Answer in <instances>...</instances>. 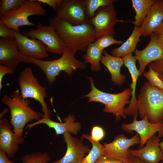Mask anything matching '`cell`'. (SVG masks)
<instances>
[{
    "label": "cell",
    "instance_id": "obj_1",
    "mask_svg": "<svg viewBox=\"0 0 163 163\" xmlns=\"http://www.w3.org/2000/svg\"><path fill=\"white\" fill-rule=\"evenodd\" d=\"M48 23L54 28L64 46L76 52H85L88 46L96 39L94 28L89 23L73 25L55 15L50 18Z\"/></svg>",
    "mask_w": 163,
    "mask_h": 163
},
{
    "label": "cell",
    "instance_id": "obj_2",
    "mask_svg": "<svg viewBox=\"0 0 163 163\" xmlns=\"http://www.w3.org/2000/svg\"><path fill=\"white\" fill-rule=\"evenodd\" d=\"M77 52L72 48L65 46L61 56L52 60L38 59L22 56L20 54L21 62L33 64L38 67L43 72L49 85L55 81L57 76L61 72H64L71 76L73 72L79 69L85 70L86 66L84 62L76 59Z\"/></svg>",
    "mask_w": 163,
    "mask_h": 163
},
{
    "label": "cell",
    "instance_id": "obj_3",
    "mask_svg": "<svg viewBox=\"0 0 163 163\" xmlns=\"http://www.w3.org/2000/svg\"><path fill=\"white\" fill-rule=\"evenodd\" d=\"M1 102L9 108L10 123L13 126V131L20 136H22L24 129L28 123L37 121L43 117V113L35 111L30 106V102L28 99L22 97L20 89L14 91L10 96L3 95Z\"/></svg>",
    "mask_w": 163,
    "mask_h": 163
},
{
    "label": "cell",
    "instance_id": "obj_4",
    "mask_svg": "<svg viewBox=\"0 0 163 163\" xmlns=\"http://www.w3.org/2000/svg\"><path fill=\"white\" fill-rule=\"evenodd\" d=\"M137 106L141 119L146 118L152 123H163V90L145 82L140 91Z\"/></svg>",
    "mask_w": 163,
    "mask_h": 163
},
{
    "label": "cell",
    "instance_id": "obj_5",
    "mask_svg": "<svg viewBox=\"0 0 163 163\" xmlns=\"http://www.w3.org/2000/svg\"><path fill=\"white\" fill-rule=\"evenodd\" d=\"M91 85V90L83 97L88 99V102H95L104 104V112L112 113L115 117L116 121L121 117L125 118L124 113L125 106L129 104L130 97L131 96L132 89L126 88L122 92L117 94H111L103 92L95 86L94 79L91 76L88 77Z\"/></svg>",
    "mask_w": 163,
    "mask_h": 163
},
{
    "label": "cell",
    "instance_id": "obj_6",
    "mask_svg": "<svg viewBox=\"0 0 163 163\" xmlns=\"http://www.w3.org/2000/svg\"><path fill=\"white\" fill-rule=\"evenodd\" d=\"M18 83L22 97L24 99L31 98L38 101L42 107L43 118L50 119L51 114L45 101L47 88L40 84L31 67H27L21 72Z\"/></svg>",
    "mask_w": 163,
    "mask_h": 163
},
{
    "label": "cell",
    "instance_id": "obj_7",
    "mask_svg": "<svg viewBox=\"0 0 163 163\" xmlns=\"http://www.w3.org/2000/svg\"><path fill=\"white\" fill-rule=\"evenodd\" d=\"M46 12L41 2L36 0H26L19 8L7 12L1 18L0 20L13 30L19 32L21 26L36 27L28 20L29 17L34 15L44 16Z\"/></svg>",
    "mask_w": 163,
    "mask_h": 163
},
{
    "label": "cell",
    "instance_id": "obj_8",
    "mask_svg": "<svg viewBox=\"0 0 163 163\" xmlns=\"http://www.w3.org/2000/svg\"><path fill=\"white\" fill-rule=\"evenodd\" d=\"M129 22L117 18L113 4L99 8L89 21V23L94 28L96 39L106 35L114 37L116 35L115 25L119 22Z\"/></svg>",
    "mask_w": 163,
    "mask_h": 163
},
{
    "label": "cell",
    "instance_id": "obj_9",
    "mask_svg": "<svg viewBox=\"0 0 163 163\" xmlns=\"http://www.w3.org/2000/svg\"><path fill=\"white\" fill-rule=\"evenodd\" d=\"M56 17L75 25L89 23L85 0H61L55 9Z\"/></svg>",
    "mask_w": 163,
    "mask_h": 163
},
{
    "label": "cell",
    "instance_id": "obj_10",
    "mask_svg": "<svg viewBox=\"0 0 163 163\" xmlns=\"http://www.w3.org/2000/svg\"><path fill=\"white\" fill-rule=\"evenodd\" d=\"M140 138L138 134L130 139H128L123 134L119 135L116 136L112 142L104 143L103 156L129 163V148L135 144H140Z\"/></svg>",
    "mask_w": 163,
    "mask_h": 163
},
{
    "label": "cell",
    "instance_id": "obj_11",
    "mask_svg": "<svg viewBox=\"0 0 163 163\" xmlns=\"http://www.w3.org/2000/svg\"><path fill=\"white\" fill-rule=\"evenodd\" d=\"M36 28L22 34L31 38L37 39L46 46L47 51L57 54H62L64 46L54 28L50 25H43L38 23Z\"/></svg>",
    "mask_w": 163,
    "mask_h": 163
},
{
    "label": "cell",
    "instance_id": "obj_12",
    "mask_svg": "<svg viewBox=\"0 0 163 163\" xmlns=\"http://www.w3.org/2000/svg\"><path fill=\"white\" fill-rule=\"evenodd\" d=\"M121 127L127 133H131L132 131L137 133L140 138L139 145L140 148L156 133H158V136L159 138L163 137V123H152L146 118L140 120H133V122L130 123H123Z\"/></svg>",
    "mask_w": 163,
    "mask_h": 163
},
{
    "label": "cell",
    "instance_id": "obj_13",
    "mask_svg": "<svg viewBox=\"0 0 163 163\" xmlns=\"http://www.w3.org/2000/svg\"><path fill=\"white\" fill-rule=\"evenodd\" d=\"M63 136L67 146L66 153L61 159L50 163H81L85 154L90 150L88 146L83 143L84 138L82 136L79 139L68 132Z\"/></svg>",
    "mask_w": 163,
    "mask_h": 163
},
{
    "label": "cell",
    "instance_id": "obj_14",
    "mask_svg": "<svg viewBox=\"0 0 163 163\" xmlns=\"http://www.w3.org/2000/svg\"><path fill=\"white\" fill-rule=\"evenodd\" d=\"M11 125L5 118L0 120V150L9 158H13L19 149V145L24 141V137L11 130Z\"/></svg>",
    "mask_w": 163,
    "mask_h": 163
},
{
    "label": "cell",
    "instance_id": "obj_15",
    "mask_svg": "<svg viewBox=\"0 0 163 163\" xmlns=\"http://www.w3.org/2000/svg\"><path fill=\"white\" fill-rule=\"evenodd\" d=\"M150 40L143 50H136L135 56L139 62L140 76L144 73L145 68L149 63L163 59V49L160 45L158 36L155 33L150 35Z\"/></svg>",
    "mask_w": 163,
    "mask_h": 163
},
{
    "label": "cell",
    "instance_id": "obj_16",
    "mask_svg": "<svg viewBox=\"0 0 163 163\" xmlns=\"http://www.w3.org/2000/svg\"><path fill=\"white\" fill-rule=\"evenodd\" d=\"M13 31L21 55L40 60L49 58L46 46L40 41L30 38L20 32Z\"/></svg>",
    "mask_w": 163,
    "mask_h": 163
},
{
    "label": "cell",
    "instance_id": "obj_17",
    "mask_svg": "<svg viewBox=\"0 0 163 163\" xmlns=\"http://www.w3.org/2000/svg\"><path fill=\"white\" fill-rule=\"evenodd\" d=\"M160 140L155 135L147 141L145 147L139 149H129V153L145 163H158L163 160V152L159 145Z\"/></svg>",
    "mask_w": 163,
    "mask_h": 163
},
{
    "label": "cell",
    "instance_id": "obj_18",
    "mask_svg": "<svg viewBox=\"0 0 163 163\" xmlns=\"http://www.w3.org/2000/svg\"><path fill=\"white\" fill-rule=\"evenodd\" d=\"M122 58L124 65L128 69L132 80V83L130 85L132 97L128 106L124 110V113L126 116L128 115L133 116V120L137 119L138 113L136 89L138 78L140 75L139 69L136 67L137 59L135 56L130 54Z\"/></svg>",
    "mask_w": 163,
    "mask_h": 163
},
{
    "label": "cell",
    "instance_id": "obj_19",
    "mask_svg": "<svg viewBox=\"0 0 163 163\" xmlns=\"http://www.w3.org/2000/svg\"><path fill=\"white\" fill-rule=\"evenodd\" d=\"M75 116L72 114L65 117V121L62 123L56 122L50 119L42 118L33 123L29 124L26 128L30 129L36 125L43 124L49 128L54 129L57 135L63 134L66 132L76 135L81 129V125L79 123L75 122Z\"/></svg>",
    "mask_w": 163,
    "mask_h": 163
},
{
    "label": "cell",
    "instance_id": "obj_20",
    "mask_svg": "<svg viewBox=\"0 0 163 163\" xmlns=\"http://www.w3.org/2000/svg\"><path fill=\"white\" fill-rule=\"evenodd\" d=\"M15 39H0V64L14 70L21 62Z\"/></svg>",
    "mask_w": 163,
    "mask_h": 163
},
{
    "label": "cell",
    "instance_id": "obj_21",
    "mask_svg": "<svg viewBox=\"0 0 163 163\" xmlns=\"http://www.w3.org/2000/svg\"><path fill=\"white\" fill-rule=\"evenodd\" d=\"M163 21V0H156L142 25L141 36L145 37L154 33Z\"/></svg>",
    "mask_w": 163,
    "mask_h": 163
},
{
    "label": "cell",
    "instance_id": "obj_22",
    "mask_svg": "<svg viewBox=\"0 0 163 163\" xmlns=\"http://www.w3.org/2000/svg\"><path fill=\"white\" fill-rule=\"evenodd\" d=\"M101 63L107 69L110 74L111 80L115 85L121 86L125 83L126 76L121 73V68L124 65L122 58L113 56L104 50Z\"/></svg>",
    "mask_w": 163,
    "mask_h": 163
},
{
    "label": "cell",
    "instance_id": "obj_23",
    "mask_svg": "<svg viewBox=\"0 0 163 163\" xmlns=\"http://www.w3.org/2000/svg\"><path fill=\"white\" fill-rule=\"evenodd\" d=\"M141 36L140 27L134 26V29L128 38L119 47L113 49L111 52L113 56L123 58L135 52Z\"/></svg>",
    "mask_w": 163,
    "mask_h": 163
},
{
    "label": "cell",
    "instance_id": "obj_24",
    "mask_svg": "<svg viewBox=\"0 0 163 163\" xmlns=\"http://www.w3.org/2000/svg\"><path fill=\"white\" fill-rule=\"evenodd\" d=\"M156 0H132V6L136 15L134 21L131 22L134 26L140 27L149 12Z\"/></svg>",
    "mask_w": 163,
    "mask_h": 163
},
{
    "label": "cell",
    "instance_id": "obj_25",
    "mask_svg": "<svg viewBox=\"0 0 163 163\" xmlns=\"http://www.w3.org/2000/svg\"><path fill=\"white\" fill-rule=\"evenodd\" d=\"M103 52L94 42L88 46L85 53L83 55L84 62L90 64V69L92 72H98L101 70L100 63Z\"/></svg>",
    "mask_w": 163,
    "mask_h": 163
},
{
    "label": "cell",
    "instance_id": "obj_26",
    "mask_svg": "<svg viewBox=\"0 0 163 163\" xmlns=\"http://www.w3.org/2000/svg\"><path fill=\"white\" fill-rule=\"evenodd\" d=\"M82 136L89 140L92 145V148L88 154L83 159L81 163H95L101 156H103L104 146L99 142L93 140L89 135L83 134Z\"/></svg>",
    "mask_w": 163,
    "mask_h": 163
},
{
    "label": "cell",
    "instance_id": "obj_27",
    "mask_svg": "<svg viewBox=\"0 0 163 163\" xmlns=\"http://www.w3.org/2000/svg\"><path fill=\"white\" fill-rule=\"evenodd\" d=\"M116 0H85L87 16L89 20L94 15L96 11L101 7L109 6L117 1Z\"/></svg>",
    "mask_w": 163,
    "mask_h": 163
},
{
    "label": "cell",
    "instance_id": "obj_28",
    "mask_svg": "<svg viewBox=\"0 0 163 163\" xmlns=\"http://www.w3.org/2000/svg\"><path fill=\"white\" fill-rule=\"evenodd\" d=\"M51 158L46 152H39L22 155L20 160L22 163H47Z\"/></svg>",
    "mask_w": 163,
    "mask_h": 163
},
{
    "label": "cell",
    "instance_id": "obj_29",
    "mask_svg": "<svg viewBox=\"0 0 163 163\" xmlns=\"http://www.w3.org/2000/svg\"><path fill=\"white\" fill-rule=\"evenodd\" d=\"M26 0H0V17H2L8 12L19 8Z\"/></svg>",
    "mask_w": 163,
    "mask_h": 163
},
{
    "label": "cell",
    "instance_id": "obj_30",
    "mask_svg": "<svg viewBox=\"0 0 163 163\" xmlns=\"http://www.w3.org/2000/svg\"><path fill=\"white\" fill-rule=\"evenodd\" d=\"M143 74L151 85L163 90V82L159 77V73L149 67L148 71Z\"/></svg>",
    "mask_w": 163,
    "mask_h": 163
},
{
    "label": "cell",
    "instance_id": "obj_31",
    "mask_svg": "<svg viewBox=\"0 0 163 163\" xmlns=\"http://www.w3.org/2000/svg\"><path fill=\"white\" fill-rule=\"evenodd\" d=\"M95 42L98 47L102 51L111 45L121 44L123 43L122 41L116 40L114 39V37L110 35L101 36L96 39Z\"/></svg>",
    "mask_w": 163,
    "mask_h": 163
},
{
    "label": "cell",
    "instance_id": "obj_32",
    "mask_svg": "<svg viewBox=\"0 0 163 163\" xmlns=\"http://www.w3.org/2000/svg\"><path fill=\"white\" fill-rule=\"evenodd\" d=\"M0 37L4 39H15L13 30L0 20Z\"/></svg>",
    "mask_w": 163,
    "mask_h": 163
},
{
    "label": "cell",
    "instance_id": "obj_33",
    "mask_svg": "<svg viewBox=\"0 0 163 163\" xmlns=\"http://www.w3.org/2000/svg\"><path fill=\"white\" fill-rule=\"evenodd\" d=\"M91 138L94 141L99 142L102 139L105 135L104 131L103 129L98 126H93L91 131Z\"/></svg>",
    "mask_w": 163,
    "mask_h": 163
},
{
    "label": "cell",
    "instance_id": "obj_34",
    "mask_svg": "<svg viewBox=\"0 0 163 163\" xmlns=\"http://www.w3.org/2000/svg\"><path fill=\"white\" fill-rule=\"evenodd\" d=\"M14 70L4 65L0 64V91L2 88V81L4 77L6 74H12Z\"/></svg>",
    "mask_w": 163,
    "mask_h": 163
},
{
    "label": "cell",
    "instance_id": "obj_35",
    "mask_svg": "<svg viewBox=\"0 0 163 163\" xmlns=\"http://www.w3.org/2000/svg\"><path fill=\"white\" fill-rule=\"evenodd\" d=\"M160 74H163V59L152 62L148 65Z\"/></svg>",
    "mask_w": 163,
    "mask_h": 163
},
{
    "label": "cell",
    "instance_id": "obj_36",
    "mask_svg": "<svg viewBox=\"0 0 163 163\" xmlns=\"http://www.w3.org/2000/svg\"><path fill=\"white\" fill-rule=\"evenodd\" d=\"M122 162L117 159L106 158L101 156L96 161L95 163H120Z\"/></svg>",
    "mask_w": 163,
    "mask_h": 163
},
{
    "label": "cell",
    "instance_id": "obj_37",
    "mask_svg": "<svg viewBox=\"0 0 163 163\" xmlns=\"http://www.w3.org/2000/svg\"><path fill=\"white\" fill-rule=\"evenodd\" d=\"M36 1L42 3L47 4L56 9L61 0H36Z\"/></svg>",
    "mask_w": 163,
    "mask_h": 163
},
{
    "label": "cell",
    "instance_id": "obj_38",
    "mask_svg": "<svg viewBox=\"0 0 163 163\" xmlns=\"http://www.w3.org/2000/svg\"><path fill=\"white\" fill-rule=\"evenodd\" d=\"M0 163H14L10 160L6 154L0 150Z\"/></svg>",
    "mask_w": 163,
    "mask_h": 163
},
{
    "label": "cell",
    "instance_id": "obj_39",
    "mask_svg": "<svg viewBox=\"0 0 163 163\" xmlns=\"http://www.w3.org/2000/svg\"><path fill=\"white\" fill-rule=\"evenodd\" d=\"M129 163H145L138 158L130 155Z\"/></svg>",
    "mask_w": 163,
    "mask_h": 163
},
{
    "label": "cell",
    "instance_id": "obj_40",
    "mask_svg": "<svg viewBox=\"0 0 163 163\" xmlns=\"http://www.w3.org/2000/svg\"><path fill=\"white\" fill-rule=\"evenodd\" d=\"M154 33L157 34H163V21L160 26Z\"/></svg>",
    "mask_w": 163,
    "mask_h": 163
},
{
    "label": "cell",
    "instance_id": "obj_41",
    "mask_svg": "<svg viewBox=\"0 0 163 163\" xmlns=\"http://www.w3.org/2000/svg\"><path fill=\"white\" fill-rule=\"evenodd\" d=\"M157 35L158 36V38L159 43L161 47L163 49V34H161Z\"/></svg>",
    "mask_w": 163,
    "mask_h": 163
},
{
    "label": "cell",
    "instance_id": "obj_42",
    "mask_svg": "<svg viewBox=\"0 0 163 163\" xmlns=\"http://www.w3.org/2000/svg\"><path fill=\"white\" fill-rule=\"evenodd\" d=\"M8 111V110H7V109H5L1 113V114H0V119L1 118V119L2 118V117H3V116L4 115V114L6 113V111Z\"/></svg>",
    "mask_w": 163,
    "mask_h": 163
},
{
    "label": "cell",
    "instance_id": "obj_43",
    "mask_svg": "<svg viewBox=\"0 0 163 163\" xmlns=\"http://www.w3.org/2000/svg\"><path fill=\"white\" fill-rule=\"evenodd\" d=\"M159 145L163 152V141L161 142H160Z\"/></svg>",
    "mask_w": 163,
    "mask_h": 163
},
{
    "label": "cell",
    "instance_id": "obj_44",
    "mask_svg": "<svg viewBox=\"0 0 163 163\" xmlns=\"http://www.w3.org/2000/svg\"><path fill=\"white\" fill-rule=\"evenodd\" d=\"M159 78L163 82V74H159Z\"/></svg>",
    "mask_w": 163,
    "mask_h": 163
},
{
    "label": "cell",
    "instance_id": "obj_45",
    "mask_svg": "<svg viewBox=\"0 0 163 163\" xmlns=\"http://www.w3.org/2000/svg\"><path fill=\"white\" fill-rule=\"evenodd\" d=\"M121 163H125V162H122Z\"/></svg>",
    "mask_w": 163,
    "mask_h": 163
},
{
    "label": "cell",
    "instance_id": "obj_46",
    "mask_svg": "<svg viewBox=\"0 0 163 163\" xmlns=\"http://www.w3.org/2000/svg\"></svg>",
    "mask_w": 163,
    "mask_h": 163
}]
</instances>
